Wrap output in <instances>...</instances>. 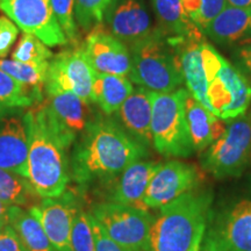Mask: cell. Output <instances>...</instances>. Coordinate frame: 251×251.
Wrapping results in <instances>:
<instances>
[{
	"label": "cell",
	"instance_id": "cell-2",
	"mask_svg": "<svg viewBox=\"0 0 251 251\" xmlns=\"http://www.w3.org/2000/svg\"><path fill=\"white\" fill-rule=\"evenodd\" d=\"M147 156V148L117 122L98 117L89 121L75 152V174L80 180L91 176L124 172Z\"/></svg>",
	"mask_w": 251,
	"mask_h": 251
},
{
	"label": "cell",
	"instance_id": "cell-12",
	"mask_svg": "<svg viewBox=\"0 0 251 251\" xmlns=\"http://www.w3.org/2000/svg\"><path fill=\"white\" fill-rule=\"evenodd\" d=\"M198 180L196 166L179 161L161 164L147 188L144 206L147 209H161L184 193L193 191Z\"/></svg>",
	"mask_w": 251,
	"mask_h": 251
},
{
	"label": "cell",
	"instance_id": "cell-9",
	"mask_svg": "<svg viewBox=\"0 0 251 251\" xmlns=\"http://www.w3.org/2000/svg\"><path fill=\"white\" fill-rule=\"evenodd\" d=\"M0 9L24 33L33 34L46 46L68 43L56 20L51 0H0Z\"/></svg>",
	"mask_w": 251,
	"mask_h": 251
},
{
	"label": "cell",
	"instance_id": "cell-10",
	"mask_svg": "<svg viewBox=\"0 0 251 251\" xmlns=\"http://www.w3.org/2000/svg\"><path fill=\"white\" fill-rule=\"evenodd\" d=\"M203 251H251V200H241L212 224Z\"/></svg>",
	"mask_w": 251,
	"mask_h": 251
},
{
	"label": "cell",
	"instance_id": "cell-4",
	"mask_svg": "<svg viewBox=\"0 0 251 251\" xmlns=\"http://www.w3.org/2000/svg\"><path fill=\"white\" fill-rule=\"evenodd\" d=\"M162 28L130 45L133 83L157 93L176 91L184 84L180 67V43Z\"/></svg>",
	"mask_w": 251,
	"mask_h": 251
},
{
	"label": "cell",
	"instance_id": "cell-36",
	"mask_svg": "<svg viewBox=\"0 0 251 251\" xmlns=\"http://www.w3.org/2000/svg\"><path fill=\"white\" fill-rule=\"evenodd\" d=\"M0 251H27L11 225L6 226L0 233Z\"/></svg>",
	"mask_w": 251,
	"mask_h": 251
},
{
	"label": "cell",
	"instance_id": "cell-14",
	"mask_svg": "<svg viewBox=\"0 0 251 251\" xmlns=\"http://www.w3.org/2000/svg\"><path fill=\"white\" fill-rule=\"evenodd\" d=\"M83 49L98 74L129 76L130 52L122 41L99 25L91 29L84 41Z\"/></svg>",
	"mask_w": 251,
	"mask_h": 251
},
{
	"label": "cell",
	"instance_id": "cell-16",
	"mask_svg": "<svg viewBox=\"0 0 251 251\" xmlns=\"http://www.w3.org/2000/svg\"><path fill=\"white\" fill-rule=\"evenodd\" d=\"M112 34L124 43H133L151 34V18L142 0H120L107 13Z\"/></svg>",
	"mask_w": 251,
	"mask_h": 251
},
{
	"label": "cell",
	"instance_id": "cell-15",
	"mask_svg": "<svg viewBox=\"0 0 251 251\" xmlns=\"http://www.w3.org/2000/svg\"><path fill=\"white\" fill-rule=\"evenodd\" d=\"M77 211L71 200L62 197L43 199L39 205L29 208L31 214L39 219L56 251H74L71 236Z\"/></svg>",
	"mask_w": 251,
	"mask_h": 251
},
{
	"label": "cell",
	"instance_id": "cell-20",
	"mask_svg": "<svg viewBox=\"0 0 251 251\" xmlns=\"http://www.w3.org/2000/svg\"><path fill=\"white\" fill-rule=\"evenodd\" d=\"M161 163L137 161L128 166L112 196V202L136 207L148 211L144 206V196L153 175L158 170Z\"/></svg>",
	"mask_w": 251,
	"mask_h": 251
},
{
	"label": "cell",
	"instance_id": "cell-19",
	"mask_svg": "<svg viewBox=\"0 0 251 251\" xmlns=\"http://www.w3.org/2000/svg\"><path fill=\"white\" fill-rule=\"evenodd\" d=\"M185 115L193 149L196 151H205L227 129V121L216 117L214 113L203 107L190 92L185 99Z\"/></svg>",
	"mask_w": 251,
	"mask_h": 251
},
{
	"label": "cell",
	"instance_id": "cell-6",
	"mask_svg": "<svg viewBox=\"0 0 251 251\" xmlns=\"http://www.w3.org/2000/svg\"><path fill=\"white\" fill-rule=\"evenodd\" d=\"M187 93L184 87L168 93L153 92L152 146L163 156L186 158L194 151L185 115Z\"/></svg>",
	"mask_w": 251,
	"mask_h": 251
},
{
	"label": "cell",
	"instance_id": "cell-11",
	"mask_svg": "<svg viewBox=\"0 0 251 251\" xmlns=\"http://www.w3.org/2000/svg\"><path fill=\"white\" fill-rule=\"evenodd\" d=\"M94 77L96 71L81 47L56 56L49 64L47 81L91 103L93 102Z\"/></svg>",
	"mask_w": 251,
	"mask_h": 251
},
{
	"label": "cell",
	"instance_id": "cell-29",
	"mask_svg": "<svg viewBox=\"0 0 251 251\" xmlns=\"http://www.w3.org/2000/svg\"><path fill=\"white\" fill-rule=\"evenodd\" d=\"M52 56L54 54L50 51L48 46L39 37L33 34L24 33L12 54V59L25 63H42L48 62Z\"/></svg>",
	"mask_w": 251,
	"mask_h": 251
},
{
	"label": "cell",
	"instance_id": "cell-7",
	"mask_svg": "<svg viewBox=\"0 0 251 251\" xmlns=\"http://www.w3.org/2000/svg\"><path fill=\"white\" fill-rule=\"evenodd\" d=\"M251 156V113L227 122L225 134L203 151L202 168L218 178L243 171Z\"/></svg>",
	"mask_w": 251,
	"mask_h": 251
},
{
	"label": "cell",
	"instance_id": "cell-38",
	"mask_svg": "<svg viewBox=\"0 0 251 251\" xmlns=\"http://www.w3.org/2000/svg\"><path fill=\"white\" fill-rule=\"evenodd\" d=\"M180 1L188 18L200 28V23H201V1L200 0H180Z\"/></svg>",
	"mask_w": 251,
	"mask_h": 251
},
{
	"label": "cell",
	"instance_id": "cell-18",
	"mask_svg": "<svg viewBox=\"0 0 251 251\" xmlns=\"http://www.w3.org/2000/svg\"><path fill=\"white\" fill-rule=\"evenodd\" d=\"M203 34L219 45L234 48L251 46V8L226 6Z\"/></svg>",
	"mask_w": 251,
	"mask_h": 251
},
{
	"label": "cell",
	"instance_id": "cell-26",
	"mask_svg": "<svg viewBox=\"0 0 251 251\" xmlns=\"http://www.w3.org/2000/svg\"><path fill=\"white\" fill-rule=\"evenodd\" d=\"M43 99V93L19 83L0 69V111L30 107Z\"/></svg>",
	"mask_w": 251,
	"mask_h": 251
},
{
	"label": "cell",
	"instance_id": "cell-37",
	"mask_svg": "<svg viewBox=\"0 0 251 251\" xmlns=\"http://www.w3.org/2000/svg\"><path fill=\"white\" fill-rule=\"evenodd\" d=\"M235 63L244 74H249L251 76V46L234 48L231 51Z\"/></svg>",
	"mask_w": 251,
	"mask_h": 251
},
{
	"label": "cell",
	"instance_id": "cell-41",
	"mask_svg": "<svg viewBox=\"0 0 251 251\" xmlns=\"http://www.w3.org/2000/svg\"><path fill=\"white\" fill-rule=\"evenodd\" d=\"M7 226H8V225H7ZM5 227H6V226H5L4 224H1V222H0V233H1V231L4 230Z\"/></svg>",
	"mask_w": 251,
	"mask_h": 251
},
{
	"label": "cell",
	"instance_id": "cell-24",
	"mask_svg": "<svg viewBox=\"0 0 251 251\" xmlns=\"http://www.w3.org/2000/svg\"><path fill=\"white\" fill-rule=\"evenodd\" d=\"M133 91V83L127 77L96 72L93 83V102L98 103L100 109L106 115L117 112Z\"/></svg>",
	"mask_w": 251,
	"mask_h": 251
},
{
	"label": "cell",
	"instance_id": "cell-3",
	"mask_svg": "<svg viewBox=\"0 0 251 251\" xmlns=\"http://www.w3.org/2000/svg\"><path fill=\"white\" fill-rule=\"evenodd\" d=\"M211 214V197L194 191L161 208L150 234L149 251H199Z\"/></svg>",
	"mask_w": 251,
	"mask_h": 251
},
{
	"label": "cell",
	"instance_id": "cell-28",
	"mask_svg": "<svg viewBox=\"0 0 251 251\" xmlns=\"http://www.w3.org/2000/svg\"><path fill=\"white\" fill-rule=\"evenodd\" d=\"M49 62L25 63L14 59H0V69L19 83L43 93L48 77Z\"/></svg>",
	"mask_w": 251,
	"mask_h": 251
},
{
	"label": "cell",
	"instance_id": "cell-30",
	"mask_svg": "<svg viewBox=\"0 0 251 251\" xmlns=\"http://www.w3.org/2000/svg\"><path fill=\"white\" fill-rule=\"evenodd\" d=\"M75 14L84 29H92L105 18L113 0H75Z\"/></svg>",
	"mask_w": 251,
	"mask_h": 251
},
{
	"label": "cell",
	"instance_id": "cell-33",
	"mask_svg": "<svg viewBox=\"0 0 251 251\" xmlns=\"http://www.w3.org/2000/svg\"><path fill=\"white\" fill-rule=\"evenodd\" d=\"M19 34L18 26L11 19L0 17V58L8 54Z\"/></svg>",
	"mask_w": 251,
	"mask_h": 251
},
{
	"label": "cell",
	"instance_id": "cell-40",
	"mask_svg": "<svg viewBox=\"0 0 251 251\" xmlns=\"http://www.w3.org/2000/svg\"><path fill=\"white\" fill-rule=\"evenodd\" d=\"M8 208H9V206L5 205V203L0 200V222H1V224H4L5 226L9 225Z\"/></svg>",
	"mask_w": 251,
	"mask_h": 251
},
{
	"label": "cell",
	"instance_id": "cell-27",
	"mask_svg": "<svg viewBox=\"0 0 251 251\" xmlns=\"http://www.w3.org/2000/svg\"><path fill=\"white\" fill-rule=\"evenodd\" d=\"M37 194L27 178L0 169V200L7 206L36 205Z\"/></svg>",
	"mask_w": 251,
	"mask_h": 251
},
{
	"label": "cell",
	"instance_id": "cell-13",
	"mask_svg": "<svg viewBox=\"0 0 251 251\" xmlns=\"http://www.w3.org/2000/svg\"><path fill=\"white\" fill-rule=\"evenodd\" d=\"M0 112V169L27 178L29 139L26 112L21 108Z\"/></svg>",
	"mask_w": 251,
	"mask_h": 251
},
{
	"label": "cell",
	"instance_id": "cell-25",
	"mask_svg": "<svg viewBox=\"0 0 251 251\" xmlns=\"http://www.w3.org/2000/svg\"><path fill=\"white\" fill-rule=\"evenodd\" d=\"M9 225L23 241L27 251H56L36 216L19 206H9Z\"/></svg>",
	"mask_w": 251,
	"mask_h": 251
},
{
	"label": "cell",
	"instance_id": "cell-34",
	"mask_svg": "<svg viewBox=\"0 0 251 251\" xmlns=\"http://www.w3.org/2000/svg\"><path fill=\"white\" fill-rule=\"evenodd\" d=\"M92 216V215H91ZM92 228L96 238V251H131L127 248L122 247L121 244L115 242L103 230V228L100 226L92 216Z\"/></svg>",
	"mask_w": 251,
	"mask_h": 251
},
{
	"label": "cell",
	"instance_id": "cell-1",
	"mask_svg": "<svg viewBox=\"0 0 251 251\" xmlns=\"http://www.w3.org/2000/svg\"><path fill=\"white\" fill-rule=\"evenodd\" d=\"M25 117L29 139L27 180L42 199L62 197L70 181L68 149L76 134L58 120L45 99L30 106Z\"/></svg>",
	"mask_w": 251,
	"mask_h": 251
},
{
	"label": "cell",
	"instance_id": "cell-17",
	"mask_svg": "<svg viewBox=\"0 0 251 251\" xmlns=\"http://www.w3.org/2000/svg\"><path fill=\"white\" fill-rule=\"evenodd\" d=\"M152 91L139 86L117 111L125 130L146 148L152 144Z\"/></svg>",
	"mask_w": 251,
	"mask_h": 251
},
{
	"label": "cell",
	"instance_id": "cell-23",
	"mask_svg": "<svg viewBox=\"0 0 251 251\" xmlns=\"http://www.w3.org/2000/svg\"><path fill=\"white\" fill-rule=\"evenodd\" d=\"M151 2L165 33L181 40L203 41V33L188 18L180 0H151Z\"/></svg>",
	"mask_w": 251,
	"mask_h": 251
},
{
	"label": "cell",
	"instance_id": "cell-8",
	"mask_svg": "<svg viewBox=\"0 0 251 251\" xmlns=\"http://www.w3.org/2000/svg\"><path fill=\"white\" fill-rule=\"evenodd\" d=\"M93 219L115 242L131 251H149L155 218L148 211L117 202H102L93 208Z\"/></svg>",
	"mask_w": 251,
	"mask_h": 251
},
{
	"label": "cell",
	"instance_id": "cell-35",
	"mask_svg": "<svg viewBox=\"0 0 251 251\" xmlns=\"http://www.w3.org/2000/svg\"><path fill=\"white\" fill-rule=\"evenodd\" d=\"M200 1H201V23H200V29L203 33V30L208 26V24L227 6V4H226V0H200Z\"/></svg>",
	"mask_w": 251,
	"mask_h": 251
},
{
	"label": "cell",
	"instance_id": "cell-5",
	"mask_svg": "<svg viewBox=\"0 0 251 251\" xmlns=\"http://www.w3.org/2000/svg\"><path fill=\"white\" fill-rule=\"evenodd\" d=\"M200 49L213 113L226 121L246 114L251 103V85L244 72L205 41Z\"/></svg>",
	"mask_w": 251,
	"mask_h": 251
},
{
	"label": "cell",
	"instance_id": "cell-39",
	"mask_svg": "<svg viewBox=\"0 0 251 251\" xmlns=\"http://www.w3.org/2000/svg\"><path fill=\"white\" fill-rule=\"evenodd\" d=\"M226 4L237 8H251V0H226Z\"/></svg>",
	"mask_w": 251,
	"mask_h": 251
},
{
	"label": "cell",
	"instance_id": "cell-21",
	"mask_svg": "<svg viewBox=\"0 0 251 251\" xmlns=\"http://www.w3.org/2000/svg\"><path fill=\"white\" fill-rule=\"evenodd\" d=\"M45 91L47 101L59 121L75 134L85 130L89 124V103L76 94L46 81Z\"/></svg>",
	"mask_w": 251,
	"mask_h": 251
},
{
	"label": "cell",
	"instance_id": "cell-22",
	"mask_svg": "<svg viewBox=\"0 0 251 251\" xmlns=\"http://www.w3.org/2000/svg\"><path fill=\"white\" fill-rule=\"evenodd\" d=\"M202 41L184 40L180 43V67L187 91L203 107L213 113L207 97V81L203 70L201 46Z\"/></svg>",
	"mask_w": 251,
	"mask_h": 251
},
{
	"label": "cell",
	"instance_id": "cell-32",
	"mask_svg": "<svg viewBox=\"0 0 251 251\" xmlns=\"http://www.w3.org/2000/svg\"><path fill=\"white\" fill-rule=\"evenodd\" d=\"M71 243L74 251H96V238L91 214L77 211L72 227Z\"/></svg>",
	"mask_w": 251,
	"mask_h": 251
},
{
	"label": "cell",
	"instance_id": "cell-31",
	"mask_svg": "<svg viewBox=\"0 0 251 251\" xmlns=\"http://www.w3.org/2000/svg\"><path fill=\"white\" fill-rule=\"evenodd\" d=\"M52 11L61 27L68 43L77 47L79 45V35L75 18V0H51Z\"/></svg>",
	"mask_w": 251,
	"mask_h": 251
}]
</instances>
